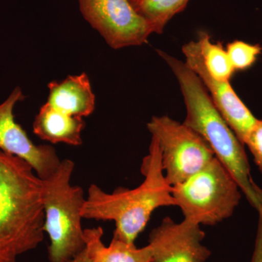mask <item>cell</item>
<instances>
[{
	"mask_svg": "<svg viewBox=\"0 0 262 262\" xmlns=\"http://www.w3.org/2000/svg\"><path fill=\"white\" fill-rule=\"evenodd\" d=\"M103 234L101 227L84 229L85 249L93 262H153L149 245L139 248L135 244L113 236L106 246L102 242Z\"/></svg>",
	"mask_w": 262,
	"mask_h": 262,
	"instance_id": "obj_13",
	"label": "cell"
},
{
	"mask_svg": "<svg viewBox=\"0 0 262 262\" xmlns=\"http://www.w3.org/2000/svg\"><path fill=\"white\" fill-rule=\"evenodd\" d=\"M75 166L72 160H61L51 177L42 179L50 262H70L85 248L82 210L86 198L82 188L71 183Z\"/></svg>",
	"mask_w": 262,
	"mask_h": 262,
	"instance_id": "obj_4",
	"label": "cell"
},
{
	"mask_svg": "<svg viewBox=\"0 0 262 262\" xmlns=\"http://www.w3.org/2000/svg\"><path fill=\"white\" fill-rule=\"evenodd\" d=\"M234 71H244L251 68L261 54L260 45L249 44L241 40L229 42L226 48Z\"/></svg>",
	"mask_w": 262,
	"mask_h": 262,
	"instance_id": "obj_16",
	"label": "cell"
},
{
	"mask_svg": "<svg viewBox=\"0 0 262 262\" xmlns=\"http://www.w3.org/2000/svg\"><path fill=\"white\" fill-rule=\"evenodd\" d=\"M242 191L216 158L190 178L172 187V195L184 220L200 225H218L233 215Z\"/></svg>",
	"mask_w": 262,
	"mask_h": 262,
	"instance_id": "obj_5",
	"label": "cell"
},
{
	"mask_svg": "<svg viewBox=\"0 0 262 262\" xmlns=\"http://www.w3.org/2000/svg\"><path fill=\"white\" fill-rule=\"evenodd\" d=\"M182 53L185 57V63L201 79L219 113L244 144L257 118L237 96L229 81L215 80L208 74L198 40L184 45Z\"/></svg>",
	"mask_w": 262,
	"mask_h": 262,
	"instance_id": "obj_9",
	"label": "cell"
},
{
	"mask_svg": "<svg viewBox=\"0 0 262 262\" xmlns=\"http://www.w3.org/2000/svg\"><path fill=\"white\" fill-rule=\"evenodd\" d=\"M198 41L203 63L208 74L217 80H230L235 71L222 43L212 42L211 36L204 31L198 34Z\"/></svg>",
	"mask_w": 262,
	"mask_h": 262,
	"instance_id": "obj_15",
	"label": "cell"
},
{
	"mask_svg": "<svg viewBox=\"0 0 262 262\" xmlns=\"http://www.w3.org/2000/svg\"><path fill=\"white\" fill-rule=\"evenodd\" d=\"M251 262H262V220L258 218L254 248Z\"/></svg>",
	"mask_w": 262,
	"mask_h": 262,
	"instance_id": "obj_18",
	"label": "cell"
},
{
	"mask_svg": "<svg viewBox=\"0 0 262 262\" xmlns=\"http://www.w3.org/2000/svg\"><path fill=\"white\" fill-rule=\"evenodd\" d=\"M48 89L47 102L62 113L82 118L94 113L96 97L85 73L69 76L59 82L53 81Z\"/></svg>",
	"mask_w": 262,
	"mask_h": 262,
	"instance_id": "obj_11",
	"label": "cell"
},
{
	"mask_svg": "<svg viewBox=\"0 0 262 262\" xmlns=\"http://www.w3.org/2000/svg\"><path fill=\"white\" fill-rule=\"evenodd\" d=\"M205 236L198 224L165 217L149 234L153 262H206L211 251L203 244Z\"/></svg>",
	"mask_w": 262,
	"mask_h": 262,
	"instance_id": "obj_10",
	"label": "cell"
},
{
	"mask_svg": "<svg viewBox=\"0 0 262 262\" xmlns=\"http://www.w3.org/2000/svg\"><path fill=\"white\" fill-rule=\"evenodd\" d=\"M136 10L149 22L153 32L162 34L167 24L185 9L189 0H130Z\"/></svg>",
	"mask_w": 262,
	"mask_h": 262,
	"instance_id": "obj_14",
	"label": "cell"
},
{
	"mask_svg": "<svg viewBox=\"0 0 262 262\" xmlns=\"http://www.w3.org/2000/svg\"><path fill=\"white\" fill-rule=\"evenodd\" d=\"M158 53L180 86L187 110L183 122L206 140L215 158L230 173L262 220V189L251 176L244 144L219 113L204 84L189 66L165 51L158 50Z\"/></svg>",
	"mask_w": 262,
	"mask_h": 262,
	"instance_id": "obj_1",
	"label": "cell"
},
{
	"mask_svg": "<svg viewBox=\"0 0 262 262\" xmlns=\"http://www.w3.org/2000/svg\"><path fill=\"white\" fill-rule=\"evenodd\" d=\"M147 128L159 146L165 179L171 187L190 178L215 158L206 140L184 122L155 116Z\"/></svg>",
	"mask_w": 262,
	"mask_h": 262,
	"instance_id": "obj_6",
	"label": "cell"
},
{
	"mask_svg": "<svg viewBox=\"0 0 262 262\" xmlns=\"http://www.w3.org/2000/svg\"><path fill=\"white\" fill-rule=\"evenodd\" d=\"M24 98L22 90L16 87L0 103V150L25 160L39 178L46 179L56 171L61 160L53 146L34 144L23 127L15 122L13 110Z\"/></svg>",
	"mask_w": 262,
	"mask_h": 262,
	"instance_id": "obj_8",
	"label": "cell"
},
{
	"mask_svg": "<svg viewBox=\"0 0 262 262\" xmlns=\"http://www.w3.org/2000/svg\"><path fill=\"white\" fill-rule=\"evenodd\" d=\"M86 21L115 50L140 46L154 34L130 0H77Z\"/></svg>",
	"mask_w": 262,
	"mask_h": 262,
	"instance_id": "obj_7",
	"label": "cell"
},
{
	"mask_svg": "<svg viewBox=\"0 0 262 262\" xmlns=\"http://www.w3.org/2000/svg\"><path fill=\"white\" fill-rule=\"evenodd\" d=\"M85 127L83 118L71 116L45 103L33 122V132L52 144L63 143L72 146L82 144V132Z\"/></svg>",
	"mask_w": 262,
	"mask_h": 262,
	"instance_id": "obj_12",
	"label": "cell"
},
{
	"mask_svg": "<svg viewBox=\"0 0 262 262\" xmlns=\"http://www.w3.org/2000/svg\"><path fill=\"white\" fill-rule=\"evenodd\" d=\"M244 145L251 151L255 165L262 173V120L257 119L248 134Z\"/></svg>",
	"mask_w": 262,
	"mask_h": 262,
	"instance_id": "obj_17",
	"label": "cell"
},
{
	"mask_svg": "<svg viewBox=\"0 0 262 262\" xmlns=\"http://www.w3.org/2000/svg\"><path fill=\"white\" fill-rule=\"evenodd\" d=\"M141 173L144 182L133 189L107 193L91 184L82 210V218L113 221L115 223L113 236L135 244L155 210L176 206L172 187L164 174L159 146L154 138L151 137L149 154L143 160Z\"/></svg>",
	"mask_w": 262,
	"mask_h": 262,
	"instance_id": "obj_3",
	"label": "cell"
},
{
	"mask_svg": "<svg viewBox=\"0 0 262 262\" xmlns=\"http://www.w3.org/2000/svg\"><path fill=\"white\" fill-rule=\"evenodd\" d=\"M42 180L25 160L0 150V262H17L44 239Z\"/></svg>",
	"mask_w": 262,
	"mask_h": 262,
	"instance_id": "obj_2",
	"label": "cell"
},
{
	"mask_svg": "<svg viewBox=\"0 0 262 262\" xmlns=\"http://www.w3.org/2000/svg\"><path fill=\"white\" fill-rule=\"evenodd\" d=\"M70 262H93V261L91 259V258L89 257L87 251H86L85 248H84L82 252L79 253V254Z\"/></svg>",
	"mask_w": 262,
	"mask_h": 262,
	"instance_id": "obj_19",
	"label": "cell"
}]
</instances>
